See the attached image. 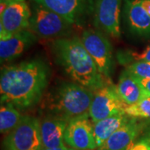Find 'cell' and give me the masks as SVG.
<instances>
[{
  "label": "cell",
  "instance_id": "d4e9b609",
  "mask_svg": "<svg viewBox=\"0 0 150 150\" xmlns=\"http://www.w3.org/2000/svg\"><path fill=\"white\" fill-rule=\"evenodd\" d=\"M25 0H0V2L2 3H5L7 4H10L13 3H17V2H23Z\"/></svg>",
  "mask_w": 150,
  "mask_h": 150
},
{
  "label": "cell",
  "instance_id": "2e32d148",
  "mask_svg": "<svg viewBox=\"0 0 150 150\" xmlns=\"http://www.w3.org/2000/svg\"><path fill=\"white\" fill-rule=\"evenodd\" d=\"M118 97L126 106L134 105L148 97L141 88L139 81L124 70L115 85Z\"/></svg>",
  "mask_w": 150,
  "mask_h": 150
},
{
  "label": "cell",
  "instance_id": "e0dca14e",
  "mask_svg": "<svg viewBox=\"0 0 150 150\" xmlns=\"http://www.w3.org/2000/svg\"><path fill=\"white\" fill-rule=\"evenodd\" d=\"M129 118L130 116L123 112L93 123V134L98 148L102 146L115 131L129 121Z\"/></svg>",
  "mask_w": 150,
  "mask_h": 150
},
{
  "label": "cell",
  "instance_id": "7c38bea8",
  "mask_svg": "<svg viewBox=\"0 0 150 150\" xmlns=\"http://www.w3.org/2000/svg\"><path fill=\"white\" fill-rule=\"evenodd\" d=\"M121 0H96L94 24L113 38H119Z\"/></svg>",
  "mask_w": 150,
  "mask_h": 150
},
{
  "label": "cell",
  "instance_id": "ba28073f",
  "mask_svg": "<svg viewBox=\"0 0 150 150\" xmlns=\"http://www.w3.org/2000/svg\"><path fill=\"white\" fill-rule=\"evenodd\" d=\"M89 118L87 112L69 121L64 133V143L70 148L80 150L98 149L93 125Z\"/></svg>",
  "mask_w": 150,
  "mask_h": 150
},
{
  "label": "cell",
  "instance_id": "9a60e30c",
  "mask_svg": "<svg viewBox=\"0 0 150 150\" xmlns=\"http://www.w3.org/2000/svg\"><path fill=\"white\" fill-rule=\"evenodd\" d=\"M125 13L132 32L150 37V15L138 0H125Z\"/></svg>",
  "mask_w": 150,
  "mask_h": 150
},
{
  "label": "cell",
  "instance_id": "9c48e42d",
  "mask_svg": "<svg viewBox=\"0 0 150 150\" xmlns=\"http://www.w3.org/2000/svg\"><path fill=\"white\" fill-rule=\"evenodd\" d=\"M59 14L71 24H79L94 11L96 0H33Z\"/></svg>",
  "mask_w": 150,
  "mask_h": 150
},
{
  "label": "cell",
  "instance_id": "ffe728a7",
  "mask_svg": "<svg viewBox=\"0 0 150 150\" xmlns=\"http://www.w3.org/2000/svg\"><path fill=\"white\" fill-rule=\"evenodd\" d=\"M125 112L130 117L150 120V96L146 97L134 105L126 106Z\"/></svg>",
  "mask_w": 150,
  "mask_h": 150
},
{
  "label": "cell",
  "instance_id": "cb8c5ba5",
  "mask_svg": "<svg viewBox=\"0 0 150 150\" xmlns=\"http://www.w3.org/2000/svg\"><path fill=\"white\" fill-rule=\"evenodd\" d=\"M69 148H67L64 144L58 147V148H53V149H43L42 150H69Z\"/></svg>",
  "mask_w": 150,
  "mask_h": 150
},
{
  "label": "cell",
  "instance_id": "44dd1931",
  "mask_svg": "<svg viewBox=\"0 0 150 150\" xmlns=\"http://www.w3.org/2000/svg\"><path fill=\"white\" fill-rule=\"evenodd\" d=\"M125 70L139 79H150V62L140 61L135 62L131 64L127 65Z\"/></svg>",
  "mask_w": 150,
  "mask_h": 150
},
{
  "label": "cell",
  "instance_id": "484cf974",
  "mask_svg": "<svg viewBox=\"0 0 150 150\" xmlns=\"http://www.w3.org/2000/svg\"><path fill=\"white\" fill-rule=\"evenodd\" d=\"M69 150H80V149H72V148H69Z\"/></svg>",
  "mask_w": 150,
  "mask_h": 150
},
{
  "label": "cell",
  "instance_id": "5bb4252c",
  "mask_svg": "<svg viewBox=\"0 0 150 150\" xmlns=\"http://www.w3.org/2000/svg\"><path fill=\"white\" fill-rule=\"evenodd\" d=\"M69 120L49 114L41 121V137L43 149L64 145V133Z\"/></svg>",
  "mask_w": 150,
  "mask_h": 150
},
{
  "label": "cell",
  "instance_id": "7402d4cb",
  "mask_svg": "<svg viewBox=\"0 0 150 150\" xmlns=\"http://www.w3.org/2000/svg\"><path fill=\"white\" fill-rule=\"evenodd\" d=\"M126 150H150V125Z\"/></svg>",
  "mask_w": 150,
  "mask_h": 150
},
{
  "label": "cell",
  "instance_id": "5b68a950",
  "mask_svg": "<svg viewBox=\"0 0 150 150\" xmlns=\"http://www.w3.org/2000/svg\"><path fill=\"white\" fill-rule=\"evenodd\" d=\"M72 25L54 11L38 4L33 6L29 30L38 38L45 39L60 38L69 32Z\"/></svg>",
  "mask_w": 150,
  "mask_h": 150
},
{
  "label": "cell",
  "instance_id": "8fae6325",
  "mask_svg": "<svg viewBox=\"0 0 150 150\" xmlns=\"http://www.w3.org/2000/svg\"><path fill=\"white\" fill-rule=\"evenodd\" d=\"M149 125V119L130 117L97 150H126Z\"/></svg>",
  "mask_w": 150,
  "mask_h": 150
},
{
  "label": "cell",
  "instance_id": "4fadbf2b",
  "mask_svg": "<svg viewBox=\"0 0 150 150\" xmlns=\"http://www.w3.org/2000/svg\"><path fill=\"white\" fill-rule=\"evenodd\" d=\"M38 37L29 29L7 37L0 38L1 63L19 57L24 51L36 43Z\"/></svg>",
  "mask_w": 150,
  "mask_h": 150
},
{
  "label": "cell",
  "instance_id": "30bf717a",
  "mask_svg": "<svg viewBox=\"0 0 150 150\" xmlns=\"http://www.w3.org/2000/svg\"><path fill=\"white\" fill-rule=\"evenodd\" d=\"M31 13L26 1L8 4L0 13V38L29 29Z\"/></svg>",
  "mask_w": 150,
  "mask_h": 150
},
{
  "label": "cell",
  "instance_id": "3957f363",
  "mask_svg": "<svg viewBox=\"0 0 150 150\" xmlns=\"http://www.w3.org/2000/svg\"><path fill=\"white\" fill-rule=\"evenodd\" d=\"M94 92L78 83L65 82L47 98L46 108L51 115L70 120L89 111Z\"/></svg>",
  "mask_w": 150,
  "mask_h": 150
},
{
  "label": "cell",
  "instance_id": "603a6c76",
  "mask_svg": "<svg viewBox=\"0 0 150 150\" xmlns=\"http://www.w3.org/2000/svg\"><path fill=\"white\" fill-rule=\"evenodd\" d=\"M137 80L139 81L140 86L143 88L145 94L147 96H150V79H137Z\"/></svg>",
  "mask_w": 150,
  "mask_h": 150
},
{
  "label": "cell",
  "instance_id": "7a4b0ae2",
  "mask_svg": "<svg viewBox=\"0 0 150 150\" xmlns=\"http://www.w3.org/2000/svg\"><path fill=\"white\" fill-rule=\"evenodd\" d=\"M53 49L58 62L79 84L94 92L107 83L80 38H57L53 43Z\"/></svg>",
  "mask_w": 150,
  "mask_h": 150
},
{
  "label": "cell",
  "instance_id": "277c9868",
  "mask_svg": "<svg viewBox=\"0 0 150 150\" xmlns=\"http://www.w3.org/2000/svg\"><path fill=\"white\" fill-rule=\"evenodd\" d=\"M5 150H42L41 121L23 115L19 123L4 138Z\"/></svg>",
  "mask_w": 150,
  "mask_h": 150
},
{
  "label": "cell",
  "instance_id": "ac0fdd59",
  "mask_svg": "<svg viewBox=\"0 0 150 150\" xmlns=\"http://www.w3.org/2000/svg\"><path fill=\"white\" fill-rule=\"evenodd\" d=\"M23 117L19 109L12 104L2 103L0 108V132L2 134L10 133Z\"/></svg>",
  "mask_w": 150,
  "mask_h": 150
},
{
  "label": "cell",
  "instance_id": "6da1fadb",
  "mask_svg": "<svg viewBox=\"0 0 150 150\" xmlns=\"http://www.w3.org/2000/svg\"><path fill=\"white\" fill-rule=\"evenodd\" d=\"M48 76V66L38 59L2 68L1 104H12L19 110L35 106L42 99L46 90Z\"/></svg>",
  "mask_w": 150,
  "mask_h": 150
},
{
  "label": "cell",
  "instance_id": "52a82bcc",
  "mask_svg": "<svg viewBox=\"0 0 150 150\" xmlns=\"http://www.w3.org/2000/svg\"><path fill=\"white\" fill-rule=\"evenodd\" d=\"M126 105L118 97L115 85L107 83L101 88L94 91V95L88 111L93 123L125 112Z\"/></svg>",
  "mask_w": 150,
  "mask_h": 150
},
{
  "label": "cell",
  "instance_id": "d6986e66",
  "mask_svg": "<svg viewBox=\"0 0 150 150\" xmlns=\"http://www.w3.org/2000/svg\"><path fill=\"white\" fill-rule=\"evenodd\" d=\"M118 60L123 65H129L135 62H150V44L141 52L124 50L118 54Z\"/></svg>",
  "mask_w": 150,
  "mask_h": 150
},
{
  "label": "cell",
  "instance_id": "8992f818",
  "mask_svg": "<svg viewBox=\"0 0 150 150\" xmlns=\"http://www.w3.org/2000/svg\"><path fill=\"white\" fill-rule=\"evenodd\" d=\"M80 38L99 73L108 80L112 70V49L110 42L102 33L93 28L85 29Z\"/></svg>",
  "mask_w": 150,
  "mask_h": 150
}]
</instances>
